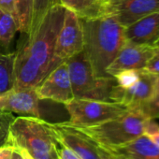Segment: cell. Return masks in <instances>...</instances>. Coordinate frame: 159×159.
Listing matches in <instances>:
<instances>
[{
  "label": "cell",
  "instance_id": "6da1fadb",
  "mask_svg": "<svg viewBox=\"0 0 159 159\" xmlns=\"http://www.w3.org/2000/svg\"><path fill=\"white\" fill-rule=\"evenodd\" d=\"M65 11L60 3L52 5L34 35L16 52L14 88H36L52 71L55 41Z\"/></svg>",
  "mask_w": 159,
  "mask_h": 159
},
{
  "label": "cell",
  "instance_id": "7a4b0ae2",
  "mask_svg": "<svg viewBox=\"0 0 159 159\" xmlns=\"http://www.w3.org/2000/svg\"><path fill=\"white\" fill-rule=\"evenodd\" d=\"M84 34V52L98 77L111 76L107 68L125 45V27L109 11L79 17Z\"/></svg>",
  "mask_w": 159,
  "mask_h": 159
},
{
  "label": "cell",
  "instance_id": "3957f363",
  "mask_svg": "<svg viewBox=\"0 0 159 159\" xmlns=\"http://www.w3.org/2000/svg\"><path fill=\"white\" fill-rule=\"evenodd\" d=\"M7 143L26 151L34 159H50L56 153L58 145L52 123L22 115L12 121Z\"/></svg>",
  "mask_w": 159,
  "mask_h": 159
},
{
  "label": "cell",
  "instance_id": "277c9868",
  "mask_svg": "<svg viewBox=\"0 0 159 159\" xmlns=\"http://www.w3.org/2000/svg\"><path fill=\"white\" fill-rule=\"evenodd\" d=\"M71 81L74 98H86L101 101H111L112 91L117 84L112 76L98 77L82 51L66 62Z\"/></svg>",
  "mask_w": 159,
  "mask_h": 159
},
{
  "label": "cell",
  "instance_id": "5b68a950",
  "mask_svg": "<svg viewBox=\"0 0 159 159\" xmlns=\"http://www.w3.org/2000/svg\"><path fill=\"white\" fill-rule=\"evenodd\" d=\"M148 120L149 118L142 113L129 110L124 114L106 122L90 126L77 127L90 136L99 145L114 148L143 135Z\"/></svg>",
  "mask_w": 159,
  "mask_h": 159
},
{
  "label": "cell",
  "instance_id": "8992f818",
  "mask_svg": "<svg viewBox=\"0 0 159 159\" xmlns=\"http://www.w3.org/2000/svg\"><path fill=\"white\" fill-rule=\"evenodd\" d=\"M65 107L69 114V124L76 126H90L116 118L128 108L117 102L86 98H73Z\"/></svg>",
  "mask_w": 159,
  "mask_h": 159
},
{
  "label": "cell",
  "instance_id": "52a82bcc",
  "mask_svg": "<svg viewBox=\"0 0 159 159\" xmlns=\"http://www.w3.org/2000/svg\"><path fill=\"white\" fill-rule=\"evenodd\" d=\"M82 51H84V34L81 21L74 11L66 9L63 24L55 41L52 70Z\"/></svg>",
  "mask_w": 159,
  "mask_h": 159
},
{
  "label": "cell",
  "instance_id": "ba28073f",
  "mask_svg": "<svg viewBox=\"0 0 159 159\" xmlns=\"http://www.w3.org/2000/svg\"><path fill=\"white\" fill-rule=\"evenodd\" d=\"M58 143L69 148L82 159H111L107 150L86 133L67 121L52 124Z\"/></svg>",
  "mask_w": 159,
  "mask_h": 159
},
{
  "label": "cell",
  "instance_id": "9c48e42d",
  "mask_svg": "<svg viewBox=\"0 0 159 159\" xmlns=\"http://www.w3.org/2000/svg\"><path fill=\"white\" fill-rule=\"evenodd\" d=\"M157 76L142 69L139 81L128 88H121L115 85L111 101L125 105L128 110L136 111L142 113L146 106L152 102L155 97Z\"/></svg>",
  "mask_w": 159,
  "mask_h": 159
},
{
  "label": "cell",
  "instance_id": "30bf717a",
  "mask_svg": "<svg viewBox=\"0 0 159 159\" xmlns=\"http://www.w3.org/2000/svg\"><path fill=\"white\" fill-rule=\"evenodd\" d=\"M40 100H52L66 104L74 98L66 63H62L52 70L36 87Z\"/></svg>",
  "mask_w": 159,
  "mask_h": 159
},
{
  "label": "cell",
  "instance_id": "8fae6325",
  "mask_svg": "<svg viewBox=\"0 0 159 159\" xmlns=\"http://www.w3.org/2000/svg\"><path fill=\"white\" fill-rule=\"evenodd\" d=\"M39 100L36 88H12L0 94V111L40 118Z\"/></svg>",
  "mask_w": 159,
  "mask_h": 159
},
{
  "label": "cell",
  "instance_id": "7c38bea8",
  "mask_svg": "<svg viewBox=\"0 0 159 159\" xmlns=\"http://www.w3.org/2000/svg\"><path fill=\"white\" fill-rule=\"evenodd\" d=\"M155 47L125 42L115 59L107 68V73L112 77L124 70H142L153 54Z\"/></svg>",
  "mask_w": 159,
  "mask_h": 159
},
{
  "label": "cell",
  "instance_id": "4fadbf2b",
  "mask_svg": "<svg viewBox=\"0 0 159 159\" xmlns=\"http://www.w3.org/2000/svg\"><path fill=\"white\" fill-rule=\"evenodd\" d=\"M106 11L126 27L149 14L159 11V0H112L106 7Z\"/></svg>",
  "mask_w": 159,
  "mask_h": 159
},
{
  "label": "cell",
  "instance_id": "5bb4252c",
  "mask_svg": "<svg viewBox=\"0 0 159 159\" xmlns=\"http://www.w3.org/2000/svg\"><path fill=\"white\" fill-rule=\"evenodd\" d=\"M104 148L111 159H159V147L144 134L122 146Z\"/></svg>",
  "mask_w": 159,
  "mask_h": 159
},
{
  "label": "cell",
  "instance_id": "9a60e30c",
  "mask_svg": "<svg viewBox=\"0 0 159 159\" xmlns=\"http://www.w3.org/2000/svg\"><path fill=\"white\" fill-rule=\"evenodd\" d=\"M125 41L155 47L159 41V11L149 14L125 27Z\"/></svg>",
  "mask_w": 159,
  "mask_h": 159
},
{
  "label": "cell",
  "instance_id": "2e32d148",
  "mask_svg": "<svg viewBox=\"0 0 159 159\" xmlns=\"http://www.w3.org/2000/svg\"><path fill=\"white\" fill-rule=\"evenodd\" d=\"M15 58L16 52H0V94L14 88Z\"/></svg>",
  "mask_w": 159,
  "mask_h": 159
},
{
  "label": "cell",
  "instance_id": "e0dca14e",
  "mask_svg": "<svg viewBox=\"0 0 159 159\" xmlns=\"http://www.w3.org/2000/svg\"><path fill=\"white\" fill-rule=\"evenodd\" d=\"M19 31L17 19L11 14L0 10V47L8 50Z\"/></svg>",
  "mask_w": 159,
  "mask_h": 159
},
{
  "label": "cell",
  "instance_id": "ac0fdd59",
  "mask_svg": "<svg viewBox=\"0 0 159 159\" xmlns=\"http://www.w3.org/2000/svg\"><path fill=\"white\" fill-rule=\"evenodd\" d=\"M66 9L74 11L79 17L94 16L103 11L105 9L98 5L94 0H58Z\"/></svg>",
  "mask_w": 159,
  "mask_h": 159
},
{
  "label": "cell",
  "instance_id": "d6986e66",
  "mask_svg": "<svg viewBox=\"0 0 159 159\" xmlns=\"http://www.w3.org/2000/svg\"><path fill=\"white\" fill-rule=\"evenodd\" d=\"M15 4L19 23V31L28 36L33 15L34 0H15Z\"/></svg>",
  "mask_w": 159,
  "mask_h": 159
},
{
  "label": "cell",
  "instance_id": "ffe728a7",
  "mask_svg": "<svg viewBox=\"0 0 159 159\" xmlns=\"http://www.w3.org/2000/svg\"><path fill=\"white\" fill-rule=\"evenodd\" d=\"M53 4H55L54 0H34L33 15H32V21H31V26H30L28 38L34 35L42 18L44 17L45 13L48 11L50 7Z\"/></svg>",
  "mask_w": 159,
  "mask_h": 159
},
{
  "label": "cell",
  "instance_id": "44dd1931",
  "mask_svg": "<svg viewBox=\"0 0 159 159\" xmlns=\"http://www.w3.org/2000/svg\"><path fill=\"white\" fill-rule=\"evenodd\" d=\"M140 71L141 70H133V69L124 70L116 74L114 78L116 80L117 84L121 88L125 89L132 86L139 81V79L140 77Z\"/></svg>",
  "mask_w": 159,
  "mask_h": 159
},
{
  "label": "cell",
  "instance_id": "7402d4cb",
  "mask_svg": "<svg viewBox=\"0 0 159 159\" xmlns=\"http://www.w3.org/2000/svg\"><path fill=\"white\" fill-rule=\"evenodd\" d=\"M14 118L11 112L0 111V147L5 145L8 141L10 127Z\"/></svg>",
  "mask_w": 159,
  "mask_h": 159
},
{
  "label": "cell",
  "instance_id": "603a6c76",
  "mask_svg": "<svg viewBox=\"0 0 159 159\" xmlns=\"http://www.w3.org/2000/svg\"><path fill=\"white\" fill-rule=\"evenodd\" d=\"M143 114L149 119L159 118V75L157 76V80H156L155 97L152 100V102H150L148 106L144 109Z\"/></svg>",
  "mask_w": 159,
  "mask_h": 159
},
{
  "label": "cell",
  "instance_id": "cb8c5ba5",
  "mask_svg": "<svg viewBox=\"0 0 159 159\" xmlns=\"http://www.w3.org/2000/svg\"><path fill=\"white\" fill-rule=\"evenodd\" d=\"M0 159H23V156L20 150L6 143L0 147Z\"/></svg>",
  "mask_w": 159,
  "mask_h": 159
},
{
  "label": "cell",
  "instance_id": "d4e9b609",
  "mask_svg": "<svg viewBox=\"0 0 159 159\" xmlns=\"http://www.w3.org/2000/svg\"><path fill=\"white\" fill-rule=\"evenodd\" d=\"M144 70L156 76L159 75V48L155 47L154 52L147 63V66H145Z\"/></svg>",
  "mask_w": 159,
  "mask_h": 159
},
{
  "label": "cell",
  "instance_id": "484cf974",
  "mask_svg": "<svg viewBox=\"0 0 159 159\" xmlns=\"http://www.w3.org/2000/svg\"><path fill=\"white\" fill-rule=\"evenodd\" d=\"M56 154H57L58 159H82L69 148L60 143H58L56 147Z\"/></svg>",
  "mask_w": 159,
  "mask_h": 159
},
{
  "label": "cell",
  "instance_id": "4316f807",
  "mask_svg": "<svg viewBox=\"0 0 159 159\" xmlns=\"http://www.w3.org/2000/svg\"><path fill=\"white\" fill-rule=\"evenodd\" d=\"M0 10L14 16L18 21L15 0H0ZM19 24V23H18Z\"/></svg>",
  "mask_w": 159,
  "mask_h": 159
},
{
  "label": "cell",
  "instance_id": "83f0119b",
  "mask_svg": "<svg viewBox=\"0 0 159 159\" xmlns=\"http://www.w3.org/2000/svg\"><path fill=\"white\" fill-rule=\"evenodd\" d=\"M94 1H95L98 5H99L101 8H103V9L106 10V7L112 1V0H94Z\"/></svg>",
  "mask_w": 159,
  "mask_h": 159
},
{
  "label": "cell",
  "instance_id": "f1b7e54d",
  "mask_svg": "<svg viewBox=\"0 0 159 159\" xmlns=\"http://www.w3.org/2000/svg\"><path fill=\"white\" fill-rule=\"evenodd\" d=\"M158 147H159V132L158 133H156V134H154L153 136H152V137H149Z\"/></svg>",
  "mask_w": 159,
  "mask_h": 159
},
{
  "label": "cell",
  "instance_id": "f546056e",
  "mask_svg": "<svg viewBox=\"0 0 159 159\" xmlns=\"http://www.w3.org/2000/svg\"><path fill=\"white\" fill-rule=\"evenodd\" d=\"M21 151V153H22V156H23V159H34L25 150H20Z\"/></svg>",
  "mask_w": 159,
  "mask_h": 159
},
{
  "label": "cell",
  "instance_id": "4dcf8cb0",
  "mask_svg": "<svg viewBox=\"0 0 159 159\" xmlns=\"http://www.w3.org/2000/svg\"><path fill=\"white\" fill-rule=\"evenodd\" d=\"M50 159H58V157H57V154L55 153V154H54V155H53L52 157H51Z\"/></svg>",
  "mask_w": 159,
  "mask_h": 159
},
{
  "label": "cell",
  "instance_id": "1f68e13d",
  "mask_svg": "<svg viewBox=\"0 0 159 159\" xmlns=\"http://www.w3.org/2000/svg\"><path fill=\"white\" fill-rule=\"evenodd\" d=\"M155 47H157V48H159V41L156 43V45H155Z\"/></svg>",
  "mask_w": 159,
  "mask_h": 159
},
{
  "label": "cell",
  "instance_id": "d6a6232c",
  "mask_svg": "<svg viewBox=\"0 0 159 159\" xmlns=\"http://www.w3.org/2000/svg\"><path fill=\"white\" fill-rule=\"evenodd\" d=\"M54 1H55V3H59V1H58V0H54Z\"/></svg>",
  "mask_w": 159,
  "mask_h": 159
}]
</instances>
